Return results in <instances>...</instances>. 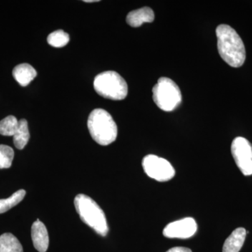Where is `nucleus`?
Segmentation results:
<instances>
[{
    "instance_id": "2",
    "label": "nucleus",
    "mask_w": 252,
    "mask_h": 252,
    "mask_svg": "<svg viewBox=\"0 0 252 252\" xmlns=\"http://www.w3.org/2000/svg\"><path fill=\"white\" fill-rule=\"evenodd\" d=\"M74 206L81 220L101 236L105 237L109 231L107 219L103 210L92 198L79 194L74 198Z\"/></svg>"
},
{
    "instance_id": "19",
    "label": "nucleus",
    "mask_w": 252,
    "mask_h": 252,
    "mask_svg": "<svg viewBox=\"0 0 252 252\" xmlns=\"http://www.w3.org/2000/svg\"><path fill=\"white\" fill-rule=\"evenodd\" d=\"M166 252H192L190 249L187 248H182V247H176L169 250Z\"/></svg>"
},
{
    "instance_id": "4",
    "label": "nucleus",
    "mask_w": 252,
    "mask_h": 252,
    "mask_svg": "<svg viewBox=\"0 0 252 252\" xmlns=\"http://www.w3.org/2000/svg\"><path fill=\"white\" fill-rule=\"evenodd\" d=\"M94 86L97 94L112 100L125 99L128 92L125 79L114 71H107L97 74L94 78Z\"/></svg>"
},
{
    "instance_id": "15",
    "label": "nucleus",
    "mask_w": 252,
    "mask_h": 252,
    "mask_svg": "<svg viewBox=\"0 0 252 252\" xmlns=\"http://www.w3.org/2000/svg\"><path fill=\"white\" fill-rule=\"evenodd\" d=\"M26 190L21 189L13 194L9 198L0 199V214L7 212L10 209L21 203L26 196Z\"/></svg>"
},
{
    "instance_id": "17",
    "label": "nucleus",
    "mask_w": 252,
    "mask_h": 252,
    "mask_svg": "<svg viewBox=\"0 0 252 252\" xmlns=\"http://www.w3.org/2000/svg\"><path fill=\"white\" fill-rule=\"evenodd\" d=\"M18 126V121L14 116H9L0 122V134L4 136H14Z\"/></svg>"
},
{
    "instance_id": "20",
    "label": "nucleus",
    "mask_w": 252,
    "mask_h": 252,
    "mask_svg": "<svg viewBox=\"0 0 252 252\" xmlns=\"http://www.w3.org/2000/svg\"><path fill=\"white\" fill-rule=\"evenodd\" d=\"M96 1H96V0H85V1H84V2L91 3V2H96Z\"/></svg>"
},
{
    "instance_id": "12",
    "label": "nucleus",
    "mask_w": 252,
    "mask_h": 252,
    "mask_svg": "<svg viewBox=\"0 0 252 252\" xmlns=\"http://www.w3.org/2000/svg\"><path fill=\"white\" fill-rule=\"evenodd\" d=\"M247 231L244 228H238L225 240L223 246V252H239L243 248Z\"/></svg>"
},
{
    "instance_id": "11",
    "label": "nucleus",
    "mask_w": 252,
    "mask_h": 252,
    "mask_svg": "<svg viewBox=\"0 0 252 252\" xmlns=\"http://www.w3.org/2000/svg\"><path fill=\"white\" fill-rule=\"evenodd\" d=\"M13 77L21 86L29 85L36 77V71L32 66L28 63L18 64L13 69Z\"/></svg>"
},
{
    "instance_id": "18",
    "label": "nucleus",
    "mask_w": 252,
    "mask_h": 252,
    "mask_svg": "<svg viewBox=\"0 0 252 252\" xmlns=\"http://www.w3.org/2000/svg\"><path fill=\"white\" fill-rule=\"evenodd\" d=\"M14 157V152L11 147L0 144V169L11 167Z\"/></svg>"
},
{
    "instance_id": "9",
    "label": "nucleus",
    "mask_w": 252,
    "mask_h": 252,
    "mask_svg": "<svg viewBox=\"0 0 252 252\" xmlns=\"http://www.w3.org/2000/svg\"><path fill=\"white\" fill-rule=\"evenodd\" d=\"M33 245L38 252H46L49 245V234L45 225L37 220L33 223L31 230Z\"/></svg>"
},
{
    "instance_id": "14",
    "label": "nucleus",
    "mask_w": 252,
    "mask_h": 252,
    "mask_svg": "<svg viewBox=\"0 0 252 252\" xmlns=\"http://www.w3.org/2000/svg\"><path fill=\"white\" fill-rule=\"evenodd\" d=\"M0 252H23L22 245L14 235L4 233L0 236Z\"/></svg>"
},
{
    "instance_id": "8",
    "label": "nucleus",
    "mask_w": 252,
    "mask_h": 252,
    "mask_svg": "<svg viewBox=\"0 0 252 252\" xmlns=\"http://www.w3.org/2000/svg\"><path fill=\"white\" fill-rule=\"evenodd\" d=\"M198 230L196 221L191 217L175 220L164 228L162 234L168 238L187 239L191 238Z\"/></svg>"
},
{
    "instance_id": "10",
    "label": "nucleus",
    "mask_w": 252,
    "mask_h": 252,
    "mask_svg": "<svg viewBox=\"0 0 252 252\" xmlns=\"http://www.w3.org/2000/svg\"><path fill=\"white\" fill-rule=\"evenodd\" d=\"M154 17L153 10L149 7H143L129 13L126 21L131 27L138 28L144 23L153 22Z\"/></svg>"
},
{
    "instance_id": "7",
    "label": "nucleus",
    "mask_w": 252,
    "mask_h": 252,
    "mask_svg": "<svg viewBox=\"0 0 252 252\" xmlns=\"http://www.w3.org/2000/svg\"><path fill=\"white\" fill-rule=\"evenodd\" d=\"M231 154L237 166L245 176L252 175V144L245 137H235Z\"/></svg>"
},
{
    "instance_id": "3",
    "label": "nucleus",
    "mask_w": 252,
    "mask_h": 252,
    "mask_svg": "<svg viewBox=\"0 0 252 252\" xmlns=\"http://www.w3.org/2000/svg\"><path fill=\"white\" fill-rule=\"evenodd\" d=\"M88 128L94 140L100 145H109L117 140V124L112 115L103 109L92 111L88 119Z\"/></svg>"
},
{
    "instance_id": "6",
    "label": "nucleus",
    "mask_w": 252,
    "mask_h": 252,
    "mask_svg": "<svg viewBox=\"0 0 252 252\" xmlns=\"http://www.w3.org/2000/svg\"><path fill=\"white\" fill-rule=\"evenodd\" d=\"M142 167L150 178L158 182H167L172 180L175 175V168L168 160L152 154L144 158Z\"/></svg>"
},
{
    "instance_id": "1",
    "label": "nucleus",
    "mask_w": 252,
    "mask_h": 252,
    "mask_svg": "<svg viewBox=\"0 0 252 252\" xmlns=\"http://www.w3.org/2000/svg\"><path fill=\"white\" fill-rule=\"evenodd\" d=\"M217 47L219 54L227 64L233 67H240L246 59V51L241 37L228 25L217 28Z\"/></svg>"
},
{
    "instance_id": "5",
    "label": "nucleus",
    "mask_w": 252,
    "mask_h": 252,
    "mask_svg": "<svg viewBox=\"0 0 252 252\" xmlns=\"http://www.w3.org/2000/svg\"><path fill=\"white\" fill-rule=\"evenodd\" d=\"M153 99L157 107L165 112H172L180 105L182 94L175 81L161 77L154 86Z\"/></svg>"
},
{
    "instance_id": "13",
    "label": "nucleus",
    "mask_w": 252,
    "mask_h": 252,
    "mask_svg": "<svg viewBox=\"0 0 252 252\" xmlns=\"http://www.w3.org/2000/svg\"><path fill=\"white\" fill-rule=\"evenodd\" d=\"M14 137V144L18 149H24L29 142L30 132L28 129V124L26 119H21L18 121V126Z\"/></svg>"
},
{
    "instance_id": "16",
    "label": "nucleus",
    "mask_w": 252,
    "mask_h": 252,
    "mask_svg": "<svg viewBox=\"0 0 252 252\" xmlns=\"http://www.w3.org/2000/svg\"><path fill=\"white\" fill-rule=\"evenodd\" d=\"M69 41V35L62 30L53 32L48 36L49 45L56 48H62L67 45Z\"/></svg>"
}]
</instances>
